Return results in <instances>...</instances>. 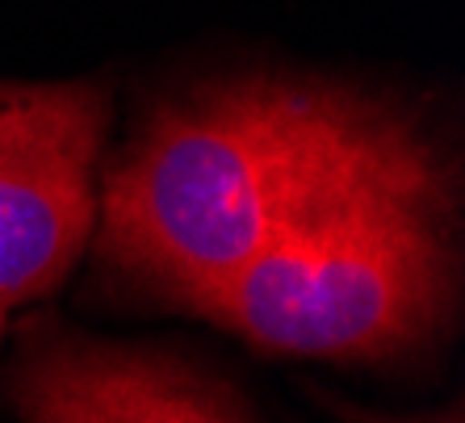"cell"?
I'll use <instances>...</instances> for the list:
<instances>
[{"label": "cell", "mask_w": 465, "mask_h": 423, "mask_svg": "<svg viewBox=\"0 0 465 423\" xmlns=\"http://www.w3.org/2000/svg\"><path fill=\"white\" fill-rule=\"evenodd\" d=\"M348 88L227 80L163 101L97 193V248L189 306L243 272L390 126Z\"/></svg>", "instance_id": "1"}, {"label": "cell", "mask_w": 465, "mask_h": 423, "mask_svg": "<svg viewBox=\"0 0 465 423\" xmlns=\"http://www.w3.org/2000/svg\"><path fill=\"white\" fill-rule=\"evenodd\" d=\"M449 298L453 181L394 113L248 269L184 310L277 357L381 360L432 339Z\"/></svg>", "instance_id": "2"}, {"label": "cell", "mask_w": 465, "mask_h": 423, "mask_svg": "<svg viewBox=\"0 0 465 423\" xmlns=\"http://www.w3.org/2000/svg\"><path fill=\"white\" fill-rule=\"evenodd\" d=\"M109 88L0 84V331L64 281L97 227Z\"/></svg>", "instance_id": "3"}, {"label": "cell", "mask_w": 465, "mask_h": 423, "mask_svg": "<svg viewBox=\"0 0 465 423\" xmlns=\"http://www.w3.org/2000/svg\"><path fill=\"white\" fill-rule=\"evenodd\" d=\"M25 423H252L243 402L173 352L30 323L13 360Z\"/></svg>", "instance_id": "4"}, {"label": "cell", "mask_w": 465, "mask_h": 423, "mask_svg": "<svg viewBox=\"0 0 465 423\" xmlns=\"http://www.w3.org/2000/svg\"><path fill=\"white\" fill-rule=\"evenodd\" d=\"M336 415L344 423H461V415H440V419H381V415H369L361 407H348V402H336Z\"/></svg>", "instance_id": "5"}]
</instances>
